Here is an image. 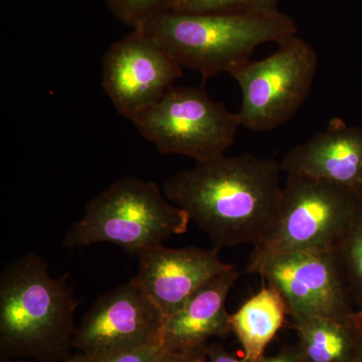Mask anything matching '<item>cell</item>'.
Listing matches in <instances>:
<instances>
[{"instance_id":"6da1fadb","label":"cell","mask_w":362,"mask_h":362,"mask_svg":"<svg viewBox=\"0 0 362 362\" xmlns=\"http://www.w3.org/2000/svg\"><path fill=\"white\" fill-rule=\"evenodd\" d=\"M280 162L251 153L214 157L171 175L163 194L187 211L213 247L261 244L282 199Z\"/></svg>"},{"instance_id":"7a4b0ae2","label":"cell","mask_w":362,"mask_h":362,"mask_svg":"<svg viewBox=\"0 0 362 362\" xmlns=\"http://www.w3.org/2000/svg\"><path fill=\"white\" fill-rule=\"evenodd\" d=\"M70 275L52 278L49 265L28 252L0 275V359L64 362L74 354L78 302Z\"/></svg>"},{"instance_id":"3957f363","label":"cell","mask_w":362,"mask_h":362,"mask_svg":"<svg viewBox=\"0 0 362 362\" xmlns=\"http://www.w3.org/2000/svg\"><path fill=\"white\" fill-rule=\"evenodd\" d=\"M137 30L148 33L182 68L202 78L233 71L251 61L266 42L297 35L291 16L279 9L244 13L164 11Z\"/></svg>"},{"instance_id":"277c9868","label":"cell","mask_w":362,"mask_h":362,"mask_svg":"<svg viewBox=\"0 0 362 362\" xmlns=\"http://www.w3.org/2000/svg\"><path fill=\"white\" fill-rule=\"evenodd\" d=\"M190 221L187 211L171 204L156 183L126 176L88 202L84 216L71 225L63 244L75 247L109 243L139 257L187 233Z\"/></svg>"},{"instance_id":"5b68a950","label":"cell","mask_w":362,"mask_h":362,"mask_svg":"<svg viewBox=\"0 0 362 362\" xmlns=\"http://www.w3.org/2000/svg\"><path fill=\"white\" fill-rule=\"evenodd\" d=\"M362 195L306 175H287L277 220L255 247L246 272L258 274L274 257L294 252L332 250L349 226Z\"/></svg>"},{"instance_id":"8992f818","label":"cell","mask_w":362,"mask_h":362,"mask_svg":"<svg viewBox=\"0 0 362 362\" xmlns=\"http://www.w3.org/2000/svg\"><path fill=\"white\" fill-rule=\"evenodd\" d=\"M259 61H250L230 74L242 92L240 126L267 132L287 123L308 97L318 66V54L297 35Z\"/></svg>"},{"instance_id":"52a82bcc","label":"cell","mask_w":362,"mask_h":362,"mask_svg":"<svg viewBox=\"0 0 362 362\" xmlns=\"http://www.w3.org/2000/svg\"><path fill=\"white\" fill-rule=\"evenodd\" d=\"M132 122L160 153L195 162L223 156L242 127L238 113L197 87L171 88Z\"/></svg>"},{"instance_id":"ba28073f","label":"cell","mask_w":362,"mask_h":362,"mask_svg":"<svg viewBox=\"0 0 362 362\" xmlns=\"http://www.w3.org/2000/svg\"><path fill=\"white\" fill-rule=\"evenodd\" d=\"M166 317L134 278L98 298L76 329L73 346L81 356L104 358L161 346Z\"/></svg>"},{"instance_id":"9c48e42d","label":"cell","mask_w":362,"mask_h":362,"mask_svg":"<svg viewBox=\"0 0 362 362\" xmlns=\"http://www.w3.org/2000/svg\"><path fill=\"white\" fill-rule=\"evenodd\" d=\"M257 275L280 293L292 318L319 316L349 321L356 315L333 249L274 257Z\"/></svg>"},{"instance_id":"30bf717a","label":"cell","mask_w":362,"mask_h":362,"mask_svg":"<svg viewBox=\"0 0 362 362\" xmlns=\"http://www.w3.org/2000/svg\"><path fill=\"white\" fill-rule=\"evenodd\" d=\"M182 66L148 33L133 30L102 61V86L119 114L133 121L182 76Z\"/></svg>"},{"instance_id":"8fae6325","label":"cell","mask_w":362,"mask_h":362,"mask_svg":"<svg viewBox=\"0 0 362 362\" xmlns=\"http://www.w3.org/2000/svg\"><path fill=\"white\" fill-rule=\"evenodd\" d=\"M134 279L166 318L175 314L197 289L209 280L235 269L216 247L173 249L159 245L142 252Z\"/></svg>"},{"instance_id":"7c38bea8","label":"cell","mask_w":362,"mask_h":362,"mask_svg":"<svg viewBox=\"0 0 362 362\" xmlns=\"http://www.w3.org/2000/svg\"><path fill=\"white\" fill-rule=\"evenodd\" d=\"M280 166L287 175L330 181L362 195V127L331 119L325 130L289 150Z\"/></svg>"},{"instance_id":"4fadbf2b","label":"cell","mask_w":362,"mask_h":362,"mask_svg":"<svg viewBox=\"0 0 362 362\" xmlns=\"http://www.w3.org/2000/svg\"><path fill=\"white\" fill-rule=\"evenodd\" d=\"M240 274L235 269L223 272L192 295L173 315L166 318L161 346L185 350L202 346L214 337L232 332L226 298Z\"/></svg>"},{"instance_id":"5bb4252c","label":"cell","mask_w":362,"mask_h":362,"mask_svg":"<svg viewBox=\"0 0 362 362\" xmlns=\"http://www.w3.org/2000/svg\"><path fill=\"white\" fill-rule=\"evenodd\" d=\"M287 306L280 293L264 284L239 310L230 314V329L237 337L247 361L259 362L285 322Z\"/></svg>"},{"instance_id":"9a60e30c","label":"cell","mask_w":362,"mask_h":362,"mask_svg":"<svg viewBox=\"0 0 362 362\" xmlns=\"http://www.w3.org/2000/svg\"><path fill=\"white\" fill-rule=\"evenodd\" d=\"M300 362H349L356 346V317L344 321L328 317L292 318Z\"/></svg>"},{"instance_id":"2e32d148","label":"cell","mask_w":362,"mask_h":362,"mask_svg":"<svg viewBox=\"0 0 362 362\" xmlns=\"http://www.w3.org/2000/svg\"><path fill=\"white\" fill-rule=\"evenodd\" d=\"M333 251L354 306L362 311V201Z\"/></svg>"},{"instance_id":"e0dca14e","label":"cell","mask_w":362,"mask_h":362,"mask_svg":"<svg viewBox=\"0 0 362 362\" xmlns=\"http://www.w3.org/2000/svg\"><path fill=\"white\" fill-rule=\"evenodd\" d=\"M279 0H173L169 11L189 13H244L278 9Z\"/></svg>"},{"instance_id":"ac0fdd59","label":"cell","mask_w":362,"mask_h":362,"mask_svg":"<svg viewBox=\"0 0 362 362\" xmlns=\"http://www.w3.org/2000/svg\"><path fill=\"white\" fill-rule=\"evenodd\" d=\"M116 18L133 30L170 9L173 0H105Z\"/></svg>"},{"instance_id":"d6986e66","label":"cell","mask_w":362,"mask_h":362,"mask_svg":"<svg viewBox=\"0 0 362 362\" xmlns=\"http://www.w3.org/2000/svg\"><path fill=\"white\" fill-rule=\"evenodd\" d=\"M161 349L162 346L144 347L99 359L87 358L77 352L71 356V362H156Z\"/></svg>"},{"instance_id":"ffe728a7","label":"cell","mask_w":362,"mask_h":362,"mask_svg":"<svg viewBox=\"0 0 362 362\" xmlns=\"http://www.w3.org/2000/svg\"><path fill=\"white\" fill-rule=\"evenodd\" d=\"M207 344L185 350H169L162 347L156 362H207Z\"/></svg>"},{"instance_id":"44dd1931","label":"cell","mask_w":362,"mask_h":362,"mask_svg":"<svg viewBox=\"0 0 362 362\" xmlns=\"http://www.w3.org/2000/svg\"><path fill=\"white\" fill-rule=\"evenodd\" d=\"M207 362H252L247 361L246 357L233 356L223 346L216 342L207 344Z\"/></svg>"},{"instance_id":"7402d4cb","label":"cell","mask_w":362,"mask_h":362,"mask_svg":"<svg viewBox=\"0 0 362 362\" xmlns=\"http://www.w3.org/2000/svg\"><path fill=\"white\" fill-rule=\"evenodd\" d=\"M259 362H300L295 345H286L275 356H264Z\"/></svg>"},{"instance_id":"603a6c76","label":"cell","mask_w":362,"mask_h":362,"mask_svg":"<svg viewBox=\"0 0 362 362\" xmlns=\"http://www.w3.org/2000/svg\"><path fill=\"white\" fill-rule=\"evenodd\" d=\"M349 362H362V311L356 316V346Z\"/></svg>"},{"instance_id":"cb8c5ba5","label":"cell","mask_w":362,"mask_h":362,"mask_svg":"<svg viewBox=\"0 0 362 362\" xmlns=\"http://www.w3.org/2000/svg\"><path fill=\"white\" fill-rule=\"evenodd\" d=\"M2 362H35L32 361H25V359H20V361H2ZM64 362H71V357L69 361H64Z\"/></svg>"}]
</instances>
